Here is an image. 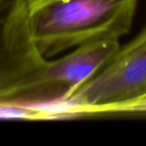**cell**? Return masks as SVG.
<instances>
[{
  "label": "cell",
  "mask_w": 146,
  "mask_h": 146,
  "mask_svg": "<svg viewBox=\"0 0 146 146\" xmlns=\"http://www.w3.org/2000/svg\"><path fill=\"white\" fill-rule=\"evenodd\" d=\"M139 0H26L35 44L45 58L100 41L119 40L132 28Z\"/></svg>",
  "instance_id": "1"
},
{
  "label": "cell",
  "mask_w": 146,
  "mask_h": 146,
  "mask_svg": "<svg viewBox=\"0 0 146 146\" xmlns=\"http://www.w3.org/2000/svg\"><path fill=\"white\" fill-rule=\"evenodd\" d=\"M61 104L62 114L132 112L146 103V25Z\"/></svg>",
  "instance_id": "2"
},
{
  "label": "cell",
  "mask_w": 146,
  "mask_h": 146,
  "mask_svg": "<svg viewBox=\"0 0 146 146\" xmlns=\"http://www.w3.org/2000/svg\"><path fill=\"white\" fill-rule=\"evenodd\" d=\"M47 60L31 35L26 0H0V108L37 105Z\"/></svg>",
  "instance_id": "3"
},
{
  "label": "cell",
  "mask_w": 146,
  "mask_h": 146,
  "mask_svg": "<svg viewBox=\"0 0 146 146\" xmlns=\"http://www.w3.org/2000/svg\"><path fill=\"white\" fill-rule=\"evenodd\" d=\"M119 40L100 41L75 47L67 55L47 60L38 104L60 103L93 76L120 48Z\"/></svg>",
  "instance_id": "4"
},
{
  "label": "cell",
  "mask_w": 146,
  "mask_h": 146,
  "mask_svg": "<svg viewBox=\"0 0 146 146\" xmlns=\"http://www.w3.org/2000/svg\"><path fill=\"white\" fill-rule=\"evenodd\" d=\"M139 112V113H146V103H143L141 105L137 106L136 108H134L132 112Z\"/></svg>",
  "instance_id": "5"
}]
</instances>
